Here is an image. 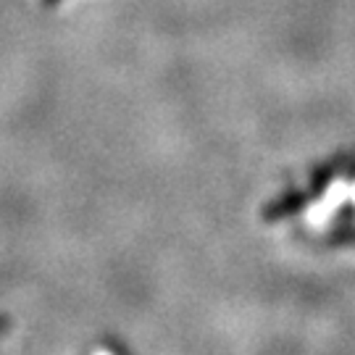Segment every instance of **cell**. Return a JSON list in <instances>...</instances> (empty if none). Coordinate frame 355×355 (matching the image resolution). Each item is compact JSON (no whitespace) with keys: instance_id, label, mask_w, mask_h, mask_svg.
<instances>
[{"instance_id":"1","label":"cell","mask_w":355,"mask_h":355,"mask_svg":"<svg viewBox=\"0 0 355 355\" xmlns=\"http://www.w3.org/2000/svg\"><path fill=\"white\" fill-rule=\"evenodd\" d=\"M305 203H308V195H303V192H297V190L284 192L279 200H271V203L263 208V221H268V224L282 221V218H287V216L297 214Z\"/></svg>"},{"instance_id":"2","label":"cell","mask_w":355,"mask_h":355,"mask_svg":"<svg viewBox=\"0 0 355 355\" xmlns=\"http://www.w3.org/2000/svg\"><path fill=\"white\" fill-rule=\"evenodd\" d=\"M58 3H61V0H40V6H42V8H55Z\"/></svg>"}]
</instances>
